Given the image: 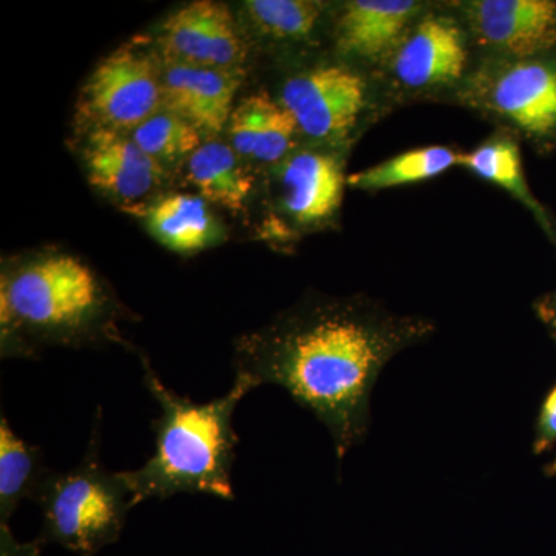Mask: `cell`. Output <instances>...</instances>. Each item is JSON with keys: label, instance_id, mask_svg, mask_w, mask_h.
<instances>
[{"label": "cell", "instance_id": "ba28073f", "mask_svg": "<svg viewBox=\"0 0 556 556\" xmlns=\"http://www.w3.org/2000/svg\"><path fill=\"white\" fill-rule=\"evenodd\" d=\"M164 61L207 68H241L248 58L232 13L225 3L195 0L164 21L160 35Z\"/></svg>", "mask_w": 556, "mask_h": 556}, {"label": "cell", "instance_id": "3957f363", "mask_svg": "<svg viewBox=\"0 0 556 556\" xmlns=\"http://www.w3.org/2000/svg\"><path fill=\"white\" fill-rule=\"evenodd\" d=\"M2 357H33L43 345L83 346L108 338L112 295L83 260L50 254L2 274Z\"/></svg>", "mask_w": 556, "mask_h": 556}, {"label": "cell", "instance_id": "6da1fadb", "mask_svg": "<svg viewBox=\"0 0 556 556\" xmlns=\"http://www.w3.org/2000/svg\"><path fill=\"white\" fill-rule=\"evenodd\" d=\"M431 331L427 320L393 316L368 300L316 299L241 336L233 369L255 388H285L313 413L331 434L340 467L367 438L382 369Z\"/></svg>", "mask_w": 556, "mask_h": 556}, {"label": "cell", "instance_id": "5bb4252c", "mask_svg": "<svg viewBox=\"0 0 556 556\" xmlns=\"http://www.w3.org/2000/svg\"><path fill=\"white\" fill-rule=\"evenodd\" d=\"M230 148L243 160L280 164L294 149L298 123L280 101L268 93L244 98L233 108L229 124Z\"/></svg>", "mask_w": 556, "mask_h": 556}, {"label": "cell", "instance_id": "ac0fdd59", "mask_svg": "<svg viewBox=\"0 0 556 556\" xmlns=\"http://www.w3.org/2000/svg\"><path fill=\"white\" fill-rule=\"evenodd\" d=\"M43 452L14 433L9 419L0 417V525L10 519L25 500L35 501L39 486L50 473Z\"/></svg>", "mask_w": 556, "mask_h": 556}, {"label": "cell", "instance_id": "7c38bea8", "mask_svg": "<svg viewBox=\"0 0 556 556\" xmlns=\"http://www.w3.org/2000/svg\"><path fill=\"white\" fill-rule=\"evenodd\" d=\"M467 56L466 39L455 22L427 16L399 42L393 73L408 89H431L459 79Z\"/></svg>", "mask_w": 556, "mask_h": 556}, {"label": "cell", "instance_id": "277c9868", "mask_svg": "<svg viewBox=\"0 0 556 556\" xmlns=\"http://www.w3.org/2000/svg\"><path fill=\"white\" fill-rule=\"evenodd\" d=\"M101 407L94 415L89 447L78 466L50 470L35 496L42 511V544H60L78 556H97L118 543L134 504L121 471L101 464Z\"/></svg>", "mask_w": 556, "mask_h": 556}, {"label": "cell", "instance_id": "44dd1931", "mask_svg": "<svg viewBox=\"0 0 556 556\" xmlns=\"http://www.w3.org/2000/svg\"><path fill=\"white\" fill-rule=\"evenodd\" d=\"M247 20L266 38L305 39L321 16V3L311 0H248Z\"/></svg>", "mask_w": 556, "mask_h": 556}, {"label": "cell", "instance_id": "d6986e66", "mask_svg": "<svg viewBox=\"0 0 556 556\" xmlns=\"http://www.w3.org/2000/svg\"><path fill=\"white\" fill-rule=\"evenodd\" d=\"M477 177L506 189L519 203L525 204L544 230L552 233L546 212L527 186L518 146L508 138H495L468 153H460L459 164Z\"/></svg>", "mask_w": 556, "mask_h": 556}, {"label": "cell", "instance_id": "52a82bcc", "mask_svg": "<svg viewBox=\"0 0 556 556\" xmlns=\"http://www.w3.org/2000/svg\"><path fill=\"white\" fill-rule=\"evenodd\" d=\"M475 79L484 108L532 135L556 131V64L538 60L501 62Z\"/></svg>", "mask_w": 556, "mask_h": 556}, {"label": "cell", "instance_id": "5b68a950", "mask_svg": "<svg viewBox=\"0 0 556 556\" xmlns=\"http://www.w3.org/2000/svg\"><path fill=\"white\" fill-rule=\"evenodd\" d=\"M161 104V65L142 43L127 42L105 56L84 84L76 119L84 134L105 129L130 135Z\"/></svg>", "mask_w": 556, "mask_h": 556}, {"label": "cell", "instance_id": "ffe728a7", "mask_svg": "<svg viewBox=\"0 0 556 556\" xmlns=\"http://www.w3.org/2000/svg\"><path fill=\"white\" fill-rule=\"evenodd\" d=\"M460 153L444 146L408 150L348 178L353 188L382 190L437 178L459 164Z\"/></svg>", "mask_w": 556, "mask_h": 556}, {"label": "cell", "instance_id": "cb8c5ba5", "mask_svg": "<svg viewBox=\"0 0 556 556\" xmlns=\"http://www.w3.org/2000/svg\"><path fill=\"white\" fill-rule=\"evenodd\" d=\"M42 546L40 540L20 543L10 526L0 525V556H42Z\"/></svg>", "mask_w": 556, "mask_h": 556}, {"label": "cell", "instance_id": "603a6c76", "mask_svg": "<svg viewBox=\"0 0 556 556\" xmlns=\"http://www.w3.org/2000/svg\"><path fill=\"white\" fill-rule=\"evenodd\" d=\"M556 442V383L544 397L540 413H538L535 426V439H533V452L543 455L552 448Z\"/></svg>", "mask_w": 556, "mask_h": 556}, {"label": "cell", "instance_id": "d4e9b609", "mask_svg": "<svg viewBox=\"0 0 556 556\" xmlns=\"http://www.w3.org/2000/svg\"><path fill=\"white\" fill-rule=\"evenodd\" d=\"M538 309H540L541 318L546 321L556 339V294L544 299L543 302L538 305Z\"/></svg>", "mask_w": 556, "mask_h": 556}, {"label": "cell", "instance_id": "8992f818", "mask_svg": "<svg viewBox=\"0 0 556 556\" xmlns=\"http://www.w3.org/2000/svg\"><path fill=\"white\" fill-rule=\"evenodd\" d=\"M280 102L309 138L342 141L367 105V84L353 70L324 65L291 76Z\"/></svg>", "mask_w": 556, "mask_h": 556}, {"label": "cell", "instance_id": "4fadbf2b", "mask_svg": "<svg viewBox=\"0 0 556 556\" xmlns=\"http://www.w3.org/2000/svg\"><path fill=\"white\" fill-rule=\"evenodd\" d=\"M280 203L288 217L300 226L327 222L343 199L342 164L318 150H300L281 161L278 169Z\"/></svg>", "mask_w": 556, "mask_h": 556}, {"label": "cell", "instance_id": "e0dca14e", "mask_svg": "<svg viewBox=\"0 0 556 556\" xmlns=\"http://www.w3.org/2000/svg\"><path fill=\"white\" fill-rule=\"evenodd\" d=\"M144 217L152 236L178 254H193L217 239V225L201 197H164L146 211Z\"/></svg>", "mask_w": 556, "mask_h": 556}, {"label": "cell", "instance_id": "2e32d148", "mask_svg": "<svg viewBox=\"0 0 556 556\" xmlns=\"http://www.w3.org/2000/svg\"><path fill=\"white\" fill-rule=\"evenodd\" d=\"M186 167L189 181L207 203L239 212L251 195L254 178L230 144L204 142L186 161Z\"/></svg>", "mask_w": 556, "mask_h": 556}, {"label": "cell", "instance_id": "7402d4cb", "mask_svg": "<svg viewBox=\"0 0 556 556\" xmlns=\"http://www.w3.org/2000/svg\"><path fill=\"white\" fill-rule=\"evenodd\" d=\"M130 137L164 167L189 160L201 146V131L195 126L163 109L131 131Z\"/></svg>", "mask_w": 556, "mask_h": 556}, {"label": "cell", "instance_id": "9a60e30c", "mask_svg": "<svg viewBox=\"0 0 556 556\" xmlns=\"http://www.w3.org/2000/svg\"><path fill=\"white\" fill-rule=\"evenodd\" d=\"M417 11L419 3L412 0L348 2L338 22L339 49L361 60H378L401 42Z\"/></svg>", "mask_w": 556, "mask_h": 556}, {"label": "cell", "instance_id": "9c48e42d", "mask_svg": "<svg viewBox=\"0 0 556 556\" xmlns=\"http://www.w3.org/2000/svg\"><path fill=\"white\" fill-rule=\"evenodd\" d=\"M241 68H207L164 61L161 65V109L188 121L201 134L217 135L228 127Z\"/></svg>", "mask_w": 556, "mask_h": 556}, {"label": "cell", "instance_id": "8fae6325", "mask_svg": "<svg viewBox=\"0 0 556 556\" xmlns=\"http://www.w3.org/2000/svg\"><path fill=\"white\" fill-rule=\"evenodd\" d=\"M479 39L527 60L556 43V3L551 0H478L467 3Z\"/></svg>", "mask_w": 556, "mask_h": 556}, {"label": "cell", "instance_id": "7a4b0ae2", "mask_svg": "<svg viewBox=\"0 0 556 556\" xmlns=\"http://www.w3.org/2000/svg\"><path fill=\"white\" fill-rule=\"evenodd\" d=\"M142 386L159 402L161 415L150 424L155 434L153 455L137 470L121 471L134 507L178 493L236 500L232 467L240 438L233 430V415L255 387L236 376L225 396L195 402L164 386L149 361H144Z\"/></svg>", "mask_w": 556, "mask_h": 556}, {"label": "cell", "instance_id": "30bf717a", "mask_svg": "<svg viewBox=\"0 0 556 556\" xmlns=\"http://www.w3.org/2000/svg\"><path fill=\"white\" fill-rule=\"evenodd\" d=\"M80 155L90 185L130 206L161 188L166 179L163 164L139 148L129 134L86 131Z\"/></svg>", "mask_w": 556, "mask_h": 556}, {"label": "cell", "instance_id": "484cf974", "mask_svg": "<svg viewBox=\"0 0 556 556\" xmlns=\"http://www.w3.org/2000/svg\"><path fill=\"white\" fill-rule=\"evenodd\" d=\"M546 473L548 475V477H556V459L552 460V463L548 464L546 468Z\"/></svg>", "mask_w": 556, "mask_h": 556}]
</instances>
